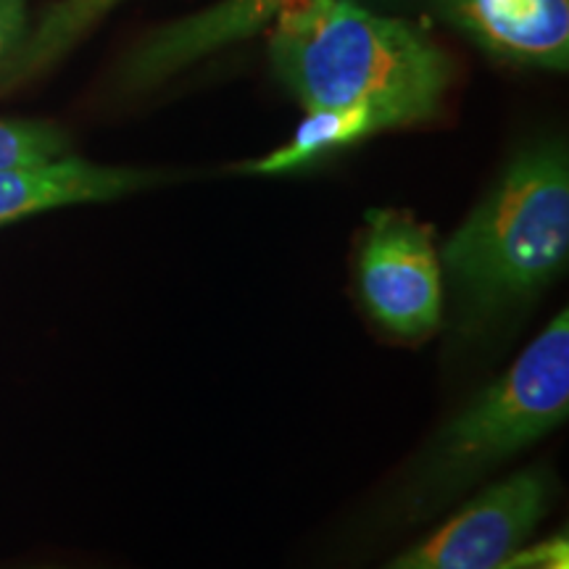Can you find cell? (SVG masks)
<instances>
[{
    "mask_svg": "<svg viewBox=\"0 0 569 569\" xmlns=\"http://www.w3.org/2000/svg\"><path fill=\"white\" fill-rule=\"evenodd\" d=\"M361 301L382 330L427 338L443 317V274L430 230L407 211L372 209L356 253Z\"/></svg>",
    "mask_w": 569,
    "mask_h": 569,
    "instance_id": "obj_4",
    "label": "cell"
},
{
    "mask_svg": "<svg viewBox=\"0 0 569 569\" xmlns=\"http://www.w3.org/2000/svg\"><path fill=\"white\" fill-rule=\"evenodd\" d=\"M551 496L543 469L509 475L386 569H503L546 517Z\"/></svg>",
    "mask_w": 569,
    "mask_h": 569,
    "instance_id": "obj_5",
    "label": "cell"
},
{
    "mask_svg": "<svg viewBox=\"0 0 569 569\" xmlns=\"http://www.w3.org/2000/svg\"><path fill=\"white\" fill-rule=\"evenodd\" d=\"M459 343L509 325L567 269L569 156L565 140L522 148L440 251Z\"/></svg>",
    "mask_w": 569,
    "mask_h": 569,
    "instance_id": "obj_1",
    "label": "cell"
},
{
    "mask_svg": "<svg viewBox=\"0 0 569 569\" xmlns=\"http://www.w3.org/2000/svg\"><path fill=\"white\" fill-rule=\"evenodd\" d=\"M167 177L151 169L106 167L80 156L0 169V227L80 203H106L142 193Z\"/></svg>",
    "mask_w": 569,
    "mask_h": 569,
    "instance_id": "obj_8",
    "label": "cell"
},
{
    "mask_svg": "<svg viewBox=\"0 0 569 569\" xmlns=\"http://www.w3.org/2000/svg\"><path fill=\"white\" fill-rule=\"evenodd\" d=\"M113 3H119V0H61V3H56L40 19L34 32L27 34L17 67H13L11 84L38 74L40 69L51 67Z\"/></svg>",
    "mask_w": 569,
    "mask_h": 569,
    "instance_id": "obj_10",
    "label": "cell"
},
{
    "mask_svg": "<svg viewBox=\"0 0 569 569\" xmlns=\"http://www.w3.org/2000/svg\"><path fill=\"white\" fill-rule=\"evenodd\" d=\"M30 34L27 0H0V90L11 88V74Z\"/></svg>",
    "mask_w": 569,
    "mask_h": 569,
    "instance_id": "obj_12",
    "label": "cell"
},
{
    "mask_svg": "<svg viewBox=\"0 0 569 569\" xmlns=\"http://www.w3.org/2000/svg\"><path fill=\"white\" fill-rule=\"evenodd\" d=\"M30 569H67V567H30Z\"/></svg>",
    "mask_w": 569,
    "mask_h": 569,
    "instance_id": "obj_14",
    "label": "cell"
},
{
    "mask_svg": "<svg viewBox=\"0 0 569 569\" xmlns=\"http://www.w3.org/2000/svg\"><path fill=\"white\" fill-rule=\"evenodd\" d=\"M543 569H567V549H561L559 553H553L543 561Z\"/></svg>",
    "mask_w": 569,
    "mask_h": 569,
    "instance_id": "obj_13",
    "label": "cell"
},
{
    "mask_svg": "<svg viewBox=\"0 0 569 569\" xmlns=\"http://www.w3.org/2000/svg\"><path fill=\"white\" fill-rule=\"evenodd\" d=\"M398 130L388 113L372 109V106H348V109H325L309 111V117L298 124L293 138L277 151L248 161L240 167L246 174H288L301 172L311 163L327 159V156L359 146L361 140L372 138L377 132Z\"/></svg>",
    "mask_w": 569,
    "mask_h": 569,
    "instance_id": "obj_9",
    "label": "cell"
},
{
    "mask_svg": "<svg viewBox=\"0 0 569 569\" xmlns=\"http://www.w3.org/2000/svg\"><path fill=\"white\" fill-rule=\"evenodd\" d=\"M290 0H219L201 13L161 27L127 56L122 84L132 92L156 88L203 56L272 27Z\"/></svg>",
    "mask_w": 569,
    "mask_h": 569,
    "instance_id": "obj_7",
    "label": "cell"
},
{
    "mask_svg": "<svg viewBox=\"0 0 569 569\" xmlns=\"http://www.w3.org/2000/svg\"><path fill=\"white\" fill-rule=\"evenodd\" d=\"M490 59L567 71L569 0H425Z\"/></svg>",
    "mask_w": 569,
    "mask_h": 569,
    "instance_id": "obj_6",
    "label": "cell"
},
{
    "mask_svg": "<svg viewBox=\"0 0 569 569\" xmlns=\"http://www.w3.org/2000/svg\"><path fill=\"white\" fill-rule=\"evenodd\" d=\"M269 59L306 111L372 106L396 127L438 117L453 82L443 48L353 0H290L272 24Z\"/></svg>",
    "mask_w": 569,
    "mask_h": 569,
    "instance_id": "obj_2",
    "label": "cell"
},
{
    "mask_svg": "<svg viewBox=\"0 0 569 569\" xmlns=\"http://www.w3.org/2000/svg\"><path fill=\"white\" fill-rule=\"evenodd\" d=\"M69 156V138L61 127L34 119H0V169L30 167Z\"/></svg>",
    "mask_w": 569,
    "mask_h": 569,
    "instance_id": "obj_11",
    "label": "cell"
},
{
    "mask_svg": "<svg viewBox=\"0 0 569 569\" xmlns=\"http://www.w3.org/2000/svg\"><path fill=\"white\" fill-rule=\"evenodd\" d=\"M569 415V317H553L498 380L432 438L398 498L409 522L436 515L490 469L549 436Z\"/></svg>",
    "mask_w": 569,
    "mask_h": 569,
    "instance_id": "obj_3",
    "label": "cell"
}]
</instances>
